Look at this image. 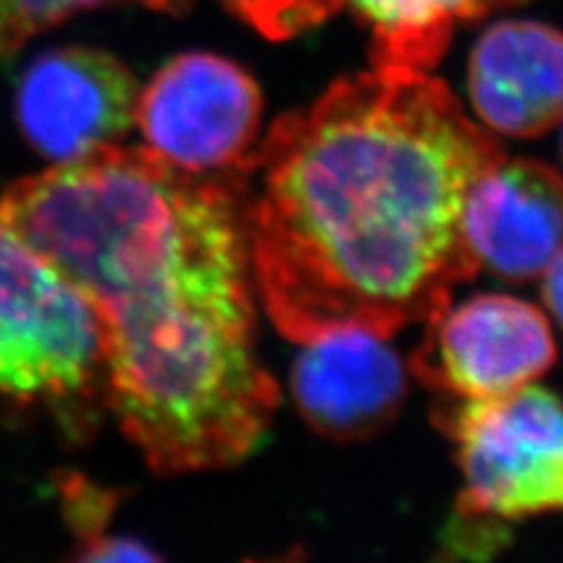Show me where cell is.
Instances as JSON below:
<instances>
[{"label": "cell", "mask_w": 563, "mask_h": 563, "mask_svg": "<svg viewBox=\"0 0 563 563\" xmlns=\"http://www.w3.org/2000/svg\"><path fill=\"white\" fill-rule=\"evenodd\" d=\"M463 238L479 268L509 282L542 277L563 250V176L531 157L500 155L467 190Z\"/></svg>", "instance_id": "cell-8"}, {"label": "cell", "mask_w": 563, "mask_h": 563, "mask_svg": "<svg viewBox=\"0 0 563 563\" xmlns=\"http://www.w3.org/2000/svg\"><path fill=\"white\" fill-rule=\"evenodd\" d=\"M561 148H563V141H561Z\"/></svg>", "instance_id": "cell-16"}, {"label": "cell", "mask_w": 563, "mask_h": 563, "mask_svg": "<svg viewBox=\"0 0 563 563\" xmlns=\"http://www.w3.org/2000/svg\"><path fill=\"white\" fill-rule=\"evenodd\" d=\"M542 296L544 303H548L550 312L556 317L561 329H563V250L559 256L550 263V268L542 273Z\"/></svg>", "instance_id": "cell-15"}, {"label": "cell", "mask_w": 563, "mask_h": 563, "mask_svg": "<svg viewBox=\"0 0 563 563\" xmlns=\"http://www.w3.org/2000/svg\"><path fill=\"white\" fill-rule=\"evenodd\" d=\"M554 360V333L540 308L515 296L479 294L430 317L411 368L430 390L486 399L536 383Z\"/></svg>", "instance_id": "cell-6"}, {"label": "cell", "mask_w": 563, "mask_h": 563, "mask_svg": "<svg viewBox=\"0 0 563 563\" xmlns=\"http://www.w3.org/2000/svg\"><path fill=\"white\" fill-rule=\"evenodd\" d=\"M374 33V64L430 70L467 24L521 0H343Z\"/></svg>", "instance_id": "cell-11"}, {"label": "cell", "mask_w": 563, "mask_h": 563, "mask_svg": "<svg viewBox=\"0 0 563 563\" xmlns=\"http://www.w3.org/2000/svg\"><path fill=\"white\" fill-rule=\"evenodd\" d=\"M503 153L428 70L374 64L263 139L250 202L252 271L287 339L393 336L430 320L479 266L465 196Z\"/></svg>", "instance_id": "cell-2"}, {"label": "cell", "mask_w": 563, "mask_h": 563, "mask_svg": "<svg viewBox=\"0 0 563 563\" xmlns=\"http://www.w3.org/2000/svg\"><path fill=\"white\" fill-rule=\"evenodd\" d=\"M263 99L242 66L209 52L167 62L139 90L146 148L190 174L246 176L256 167Z\"/></svg>", "instance_id": "cell-5"}, {"label": "cell", "mask_w": 563, "mask_h": 563, "mask_svg": "<svg viewBox=\"0 0 563 563\" xmlns=\"http://www.w3.org/2000/svg\"><path fill=\"white\" fill-rule=\"evenodd\" d=\"M242 22L271 41H287L343 8V0H221Z\"/></svg>", "instance_id": "cell-13"}, {"label": "cell", "mask_w": 563, "mask_h": 563, "mask_svg": "<svg viewBox=\"0 0 563 563\" xmlns=\"http://www.w3.org/2000/svg\"><path fill=\"white\" fill-rule=\"evenodd\" d=\"M0 395L41 404L68 434L109 409L101 329L87 298L0 221Z\"/></svg>", "instance_id": "cell-3"}, {"label": "cell", "mask_w": 563, "mask_h": 563, "mask_svg": "<svg viewBox=\"0 0 563 563\" xmlns=\"http://www.w3.org/2000/svg\"><path fill=\"white\" fill-rule=\"evenodd\" d=\"M101 3L106 0H0V57L12 55L33 35L62 24L70 14Z\"/></svg>", "instance_id": "cell-14"}, {"label": "cell", "mask_w": 563, "mask_h": 563, "mask_svg": "<svg viewBox=\"0 0 563 563\" xmlns=\"http://www.w3.org/2000/svg\"><path fill=\"white\" fill-rule=\"evenodd\" d=\"M59 493L66 523L78 544V561H157L141 540L109 533L118 507L115 490L101 488L82 474H62Z\"/></svg>", "instance_id": "cell-12"}, {"label": "cell", "mask_w": 563, "mask_h": 563, "mask_svg": "<svg viewBox=\"0 0 563 563\" xmlns=\"http://www.w3.org/2000/svg\"><path fill=\"white\" fill-rule=\"evenodd\" d=\"M139 85L111 52L57 47L33 59L16 85V120L47 161L70 163L111 146L136 111Z\"/></svg>", "instance_id": "cell-7"}, {"label": "cell", "mask_w": 563, "mask_h": 563, "mask_svg": "<svg viewBox=\"0 0 563 563\" xmlns=\"http://www.w3.org/2000/svg\"><path fill=\"white\" fill-rule=\"evenodd\" d=\"M303 345L291 393L317 434L357 442L390 426L407 397V372L383 336L341 331Z\"/></svg>", "instance_id": "cell-9"}, {"label": "cell", "mask_w": 563, "mask_h": 563, "mask_svg": "<svg viewBox=\"0 0 563 563\" xmlns=\"http://www.w3.org/2000/svg\"><path fill=\"white\" fill-rule=\"evenodd\" d=\"M455 446L463 493L455 512L512 523L563 515V399L523 385L437 409Z\"/></svg>", "instance_id": "cell-4"}, {"label": "cell", "mask_w": 563, "mask_h": 563, "mask_svg": "<svg viewBox=\"0 0 563 563\" xmlns=\"http://www.w3.org/2000/svg\"><path fill=\"white\" fill-rule=\"evenodd\" d=\"M244 179L111 144L0 196V221L92 306L109 409L167 477L238 465L277 409L256 350Z\"/></svg>", "instance_id": "cell-1"}, {"label": "cell", "mask_w": 563, "mask_h": 563, "mask_svg": "<svg viewBox=\"0 0 563 563\" xmlns=\"http://www.w3.org/2000/svg\"><path fill=\"white\" fill-rule=\"evenodd\" d=\"M467 87L488 130L548 134L563 122V33L523 20L488 26L472 49Z\"/></svg>", "instance_id": "cell-10"}]
</instances>
